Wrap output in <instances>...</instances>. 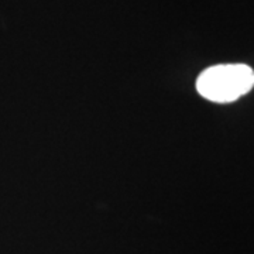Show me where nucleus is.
Returning a JSON list of instances; mask_svg holds the SVG:
<instances>
[{
  "label": "nucleus",
  "instance_id": "f257e3e1",
  "mask_svg": "<svg viewBox=\"0 0 254 254\" xmlns=\"http://www.w3.org/2000/svg\"><path fill=\"white\" fill-rule=\"evenodd\" d=\"M254 71L246 64H219L198 76L200 96L216 103H230L253 89Z\"/></svg>",
  "mask_w": 254,
  "mask_h": 254
}]
</instances>
